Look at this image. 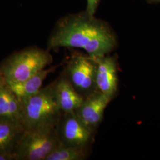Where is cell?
Returning a JSON list of instances; mask_svg holds the SVG:
<instances>
[{
  "label": "cell",
  "instance_id": "obj_1",
  "mask_svg": "<svg viewBox=\"0 0 160 160\" xmlns=\"http://www.w3.org/2000/svg\"><path fill=\"white\" fill-rule=\"evenodd\" d=\"M117 44L116 36L109 25L86 12L60 19L48 39L47 49L80 48L97 58L108 55Z\"/></svg>",
  "mask_w": 160,
  "mask_h": 160
},
{
  "label": "cell",
  "instance_id": "obj_2",
  "mask_svg": "<svg viewBox=\"0 0 160 160\" xmlns=\"http://www.w3.org/2000/svg\"><path fill=\"white\" fill-rule=\"evenodd\" d=\"M53 86V81L34 95L21 100L26 129L56 128L62 113L57 103Z\"/></svg>",
  "mask_w": 160,
  "mask_h": 160
},
{
  "label": "cell",
  "instance_id": "obj_3",
  "mask_svg": "<svg viewBox=\"0 0 160 160\" xmlns=\"http://www.w3.org/2000/svg\"><path fill=\"white\" fill-rule=\"evenodd\" d=\"M49 51L30 46L15 52L0 63V74L9 84L23 82L53 62Z\"/></svg>",
  "mask_w": 160,
  "mask_h": 160
},
{
  "label": "cell",
  "instance_id": "obj_4",
  "mask_svg": "<svg viewBox=\"0 0 160 160\" xmlns=\"http://www.w3.org/2000/svg\"><path fill=\"white\" fill-rule=\"evenodd\" d=\"M60 144L56 128L26 129L13 153L16 160H46Z\"/></svg>",
  "mask_w": 160,
  "mask_h": 160
},
{
  "label": "cell",
  "instance_id": "obj_5",
  "mask_svg": "<svg viewBox=\"0 0 160 160\" xmlns=\"http://www.w3.org/2000/svg\"><path fill=\"white\" fill-rule=\"evenodd\" d=\"M62 73L85 98L98 91L96 83V61L88 55L72 54Z\"/></svg>",
  "mask_w": 160,
  "mask_h": 160
},
{
  "label": "cell",
  "instance_id": "obj_6",
  "mask_svg": "<svg viewBox=\"0 0 160 160\" xmlns=\"http://www.w3.org/2000/svg\"><path fill=\"white\" fill-rule=\"evenodd\" d=\"M61 144L76 147H92L96 134L81 122L75 112L62 113L56 126Z\"/></svg>",
  "mask_w": 160,
  "mask_h": 160
},
{
  "label": "cell",
  "instance_id": "obj_7",
  "mask_svg": "<svg viewBox=\"0 0 160 160\" xmlns=\"http://www.w3.org/2000/svg\"><path fill=\"white\" fill-rule=\"evenodd\" d=\"M93 58L96 61L97 90L113 100L117 96L119 88V67L117 58L109 55Z\"/></svg>",
  "mask_w": 160,
  "mask_h": 160
},
{
  "label": "cell",
  "instance_id": "obj_8",
  "mask_svg": "<svg viewBox=\"0 0 160 160\" xmlns=\"http://www.w3.org/2000/svg\"><path fill=\"white\" fill-rule=\"evenodd\" d=\"M111 101L108 96L97 91L86 97L75 112L84 125L96 134L103 120L105 110Z\"/></svg>",
  "mask_w": 160,
  "mask_h": 160
},
{
  "label": "cell",
  "instance_id": "obj_9",
  "mask_svg": "<svg viewBox=\"0 0 160 160\" xmlns=\"http://www.w3.org/2000/svg\"><path fill=\"white\" fill-rule=\"evenodd\" d=\"M53 82L55 97L62 113L75 112L85 98L75 89L62 73Z\"/></svg>",
  "mask_w": 160,
  "mask_h": 160
},
{
  "label": "cell",
  "instance_id": "obj_10",
  "mask_svg": "<svg viewBox=\"0 0 160 160\" xmlns=\"http://www.w3.org/2000/svg\"><path fill=\"white\" fill-rule=\"evenodd\" d=\"M0 119L23 124L22 102L1 74Z\"/></svg>",
  "mask_w": 160,
  "mask_h": 160
},
{
  "label": "cell",
  "instance_id": "obj_11",
  "mask_svg": "<svg viewBox=\"0 0 160 160\" xmlns=\"http://www.w3.org/2000/svg\"><path fill=\"white\" fill-rule=\"evenodd\" d=\"M58 66L45 68L22 82L9 84L12 91L20 100L27 98L40 91L47 77L53 72Z\"/></svg>",
  "mask_w": 160,
  "mask_h": 160
},
{
  "label": "cell",
  "instance_id": "obj_12",
  "mask_svg": "<svg viewBox=\"0 0 160 160\" xmlns=\"http://www.w3.org/2000/svg\"><path fill=\"white\" fill-rule=\"evenodd\" d=\"M25 130L22 123L0 119V151L13 152Z\"/></svg>",
  "mask_w": 160,
  "mask_h": 160
},
{
  "label": "cell",
  "instance_id": "obj_13",
  "mask_svg": "<svg viewBox=\"0 0 160 160\" xmlns=\"http://www.w3.org/2000/svg\"><path fill=\"white\" fill-rule=\"evenodd\" d=\"M92 147H76L60 144L46 160H86L91 153Z\"/></svg>",
  "mask_w": 160,
  "mask_h": 160
},
{
  "label": "cell",
  "instance_id": "obj_14",
  "mask_svg": "<svg viewBox=\"0 0 160 160\" xmlns=\"http://www.w3.org/2000/svg\"><path fill=\"white\" fill-rule=\"evenodd\" d=\"M99 0H87V13L91 16H94Z\"/></svg>",
  "mask_w": 160,
  "mask_h": 160
},
{
  "label": "cell",
  "instance_id": "obj_15",
  "mask_svg": "<svg viewBox=\"0 0 160 160\" xmlns=\"http://www.w3.org/2000/svg\"><path fill=\"white\" fill-rule=\"evenodd\" d=\"M0 160H16V158L12 152L0 151Z\"/></svg>",
  "mask_w": 160,
  "mask_h": 160
},
{
  "label": "cell",
  "instance_id": "obj_16",
  "mask_svg": "<svg viewBox=\"0 0 160 160\" xmlns=\"http://www.w3.org/2000/svg\"><path fill=\"white\" fill-rule=\"evenodd\" d=\"M157 1H160V0H157Z\"/></svg>",
  "mask_w": 160,
  "mask_h": 160
}]
</instances>
